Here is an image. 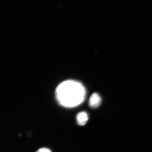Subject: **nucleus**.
<instances>
[{
  "instance_id": "1",
  "label": "nucleus",
  "mask_w": 152,
  "mask_h": 152,
  "mask_svg": "<svg viewBox=\"0 0 152 152\" xmlns=\"http://www.w3.org/2000/svg\"><path fill=\"white\" fill-rule=\"evenodd\" d=\"M86 90L82 83L75 80L66 81L57 87L56 96L57 101L64 107L71 108L84 101Z\"/></svg>"
},
{
  "instance_id": "2",
  "label": "nucleus",
  "mask_w": 152,
  "mask_h": 152,
  "mask_svg": "<svg viewBox=\"0 0 152 152\" xmlns=\"http://www.w3.org/2000/svg\"><path fill=\"white\" fill-rule=\"evenodd\" d=\"M101 102V97L96 93H94L91 95L89 100V105L93 109H96L99 107Z\"/></svg>"
},
{
  "instance_id": "3",
  "label": "nucleus",
  "mask_w": 152,
  "mask_h": 152,
  "mask_svg": "<svg viewBox=\"0 0 152 152\" xmlns=\"http://www.w3.org/2000/svg\"><path fill=\"white\" fill-rule=\"evenodd\" d=\"M76 118L78 124L81 126H83L88 121L89 118L88 115L86 112H81L77 114Z\"/></svg>"
},
{
  "instance_id": "4",
  "label": "nucleus",
  "mask_w": 152,
  "mask_h": 152,
  "mask_svg": "<svg viewBox=\"0 0 152 152\" xmlns=\"http://www.w3.org/2000/svg\"><path fill=\"white\" fill-rule=\"evenodd\" d=\"M36 152H52V151L48 148H43L38 150Z\"/></svg>"
}]
</instances>
